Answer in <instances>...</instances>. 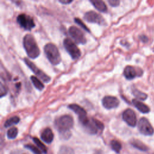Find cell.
<instances>
[{
  "label": "cell",
  "instance_id": "1",
  "mask_svg": "<svg viewBox=\"0 0 154 154\" xmlns=\"http://www.w3.org/2000/svg\"><path fill=\"white\" fill-rule=\"evenodd\" d=\"M74 121L69 115H64L57 118L55 121V126L57 131L63 138H67L70 136V129L73 127Z\"/></svg>",
  "mask_w": 154,
  "mask_h": 154
},
{
  "label": "cell",
  "instance_id": "2",
  "mask_svg": "<svg viewBox=\"0 0 154 154\" xmlns=\"http://www.w3.org/2000/svg\"><path fill=\"white\" fill-rule=\"evenodd\" d=\"M23 46L28 57L34 59L40 55V49L34 37L29 34H26L23 38Z\"/></svg>",
  "mask_w": 154,
  "mask_h": 154
},
{
  "label": "cell",
  "instance_id": "3",
  "mask_svg": "<svg viewBox=\"0 0 154 154\" xmlns=\"http://www.w3.org/2000/svg\"><path fill=\"white\" fill-rule=\"evenodd\" d=\"M45 54L49 61L53 65L58 64L61 61V55L57 47L53 43H47L44 46Z\"/></svg>",
  "mask_w": 154,
  "mask_h": 154
},
{
  "label": "cell",
  "instance_id": "4",
  "mask_svg": "<svg viewBox=\"0 0 154 154\" xmlns=\"http://www.w3.org/2000/svg\"><path fill=\"white\" fill-rule=\"evenodd\" d=\"M82 125L90 134H96L99 130L102 131L104 128V125L101 122L93 118L88 119Z\"/></svg>",
  "mask_w": 154,
  "mask_h": 154
},
{
  "label": "cell",
  "instance_id": "5",
  "mask_svg": "<svg viewBox=\"0 0 154 154\" xmlns=\"http://www.w3.org/2000/svg\"><path fill=\"white\" fill-rule=\"evenodd\" d=\"M63 45L66 51L69 53L73 60H76L81 57V51L76 44L70 38H65L63 40Z\"/></svg>",
  "mask_w": 154,
  "mask_h": 154
},
{
  "label": "cell",
  "instance_id": "6",
  "mask_svg": "<svg viewBox=\"0 0 154 154\" xmlns=\"http://www.w3.org/2000/svg\"><path fill=\"white\" fill-rule=\"evenodd\" d=\"M16 20L19 25L26 30H31L35 26L32 18L25 14L18 15Z\"/></svg>",
  "mask_w": 154,
  "mask_h": 154
},
{
  "label": "cell",
  "instance_id": "7",
  "mask_svg": "<svg viewBox=\"0 0 154 154\" xmlns=\"http://www.w3.org/2000/svg\"><path fill=\"white\" fill-rule=\"evenodd\" d=\"M69 33L73 40L78 44H85L86 38L82 31L75 26H71L69 28Z\"/></svg>",
  "mask_w": 154,
  "mask_h": 154
},
{
  "label": "cell",
  "instance_id": "8",
  "mask_svg": "<svg viewBox=\"0 0 154 154\" xmlns=\"http://www.w3.org/2000/svg\"><path fill=\"white\" fill-rule=\"evenodd\" d=\"M139 131L144 135H152L154 132V129L149 120L145 117L140 119L138 123Z\"/></svg>",
  "mask_w": 154,
  "mask_h": 154
},
{
  "label": "cell",
  "instance_id": "9",
  "mask_svg": "<svg viewBox=\"0 0 154 154\" xmlns=\"http://www.w3.org/2000/svg\"><path fill=\"white\" fill-rule=\"evenodd\" d=\"M24 61L25 64L28 66V67L37 75L40 78L43 82H49L51 81V78L47 75L46 73H45L43 71H42L40 69L37 68V67L32 63L29 59L25 58H24Z\"/></svg>",
  "mask_w": 154,
  "mask_h": 154
},
{
  "label": "cell",
  "instance_id": "10",
  "mask_svg": "<svg viewBox=\"0 0 154 154\" xmlns=\"http://www.w3.org/2000/svg\"><path fill=\"white\" fill-rule=\"evenodd\" d=\"M84 19L90 23H97L99 25H105V21L103 17L99 13L94 11H88L84 14Z\"/></svg>",
  "mask_w": 154,
  "mask_h": 154
},
{
  "label": "cell",
  "instance_id": "11",
  "mask_svg": "<svg viewBox=\"0 0 154 154\" xmlns=\"http://www.w3.org/2000/svg\"><path fill=\"white\" fill-rule=\"evenodd\" d=\"M123 120L130 126L134 127L137 124V117L135 112L130 108L125 110L122 114Z\"/></svg>",
  "mask_w": 154,
  "mask_h": 154
},
{
  "label": "cell",
  "instance_id": "12",
  "mask_svg": "<svg viewBox=\"0 0 154 154\" xmlns=\"http://www.w3.org/2000/svg\"><path fill=\"white\" fill-rule=\"evenodd\" d=\"M68 108L72 110L75 114H76L78 116L79 120L81 124L85 122L88 119L87 116V112L85 110L79 105L75 103L70 104L68 106Z\"/></svg>",
  "mask_w": 154,
  "mask_h": 154
},
{
  "label": "cell",
  "instance_id": "13",
  "mask_svg": "<svg viewBox=\"0 0 154 154\" xmlns=\"http://www.w3.org/2000/svg\"><path fill=\"white\" fill-rule=\"evenodd\" d=\"M102 103L104 108L108 109H110L117 108L119 105V100L116 97L106 96L102 99Z\"/></svg>",
  "mask_w": 154,
  "mask_h": 154
},
{
  "label": "cell",
  "instance_id": "14",
  "mask_svg": "<svg viewBox=\"0 0 154 154\" xmlns=\"http://www.w3.org/2000/svg\"><path fill=\"white\" fill-rule=\"evenodd\" d=\"M137 69L131 66H126L123 70V75L127 79H132L137 76H140Z\"/></svg>",
  "mask_w": 154,
  "mask_h": 154
},
{
  "label": "cell",
  "instance_id": "15",
  "mask_svg": "<svg viewBox=\"0 0 154 154\" xmlns=\"http://www.w3.org/2000/svg\"><path fill=\"white\" fill-rule=\"evenodd\" d=\"M41 138L46 143H51L54 140V134L49 128L43 130L41 134Z\"/></svg>",
  "mask_w": 154,
  "mask_h": 154
},
{
  "label": "cell",
  "instance_id": "16",
  "mask_svg": "<svg viewBox=\"0 0 154 154\" xmlns=\"http://www.w3.org/2000/svg\"><path fill=\"white\" fill-rule=\"evenodd\" d=\"M132 103L135 106V108L143 113H147L150 111V108L143 102L139 101L137 99H132Z\"/></svg>",
  "mask_w": 154,
  "mask_h": 154
},
{
  "label": "cell",
  "instance_id": "17",
  "mask_svg": "<svg viewBox=\"0 0 154 154\" xmlns=\"http://www.w3.org/2000/svg\"><path fill=\"white\" fill-rule=\"evenodd\" d=\"M90 2L99 11H101V12L106 11L107 7L103 1H99V0H92V1H90Z\"/></svg>",
  "mask_w": 154,
  "mask_h": 154
},
{
  "label": "cell",
  "instance_id": "18",
  "mask_svg": "<svg viewBox=\"0 0 154 154\" xmlns=\"http://www.w3.org/2000/svg\"><path fill=\"white\" fill-rule=\"evenodd\" d=\"M131 144L135 148L140 150H143V151H146L148 148L141 141L138 140H132L131 141Z\"/></svg>",
  "mask_w": 154,
  "mask_h": 154
},
{
  "label": "cell",
  "instance_id": "19",
  "mask_svg": "<svg viewBox=\"0 0 154 154\" xmlns=\"http://www.w3.org/2000/svg\"><path fill=\"white\" fill-rule=\"evenodd\" d=\"M34 87L38 90L42 91L44 88L43 84L35 76H31L30 78Z\"/></svg>",
  "mask_w": 154,
  "mask_h": 154
},
{
  "label": "cell",
  "instance_id": "20",
  "mask_svg": "<svg viewBox=\"0 0 154 154\" xmlns=\"http://www.w3.org/2000/svg\"><path fill=\"white\" fill-rule=\"evenodd\" d=\"M20 121V119L18 116H13L7 119L4 123V127L8 128L12 125L17 124Z\"/></svg>",
  "mask_w": 154,
  "mask_h": 154
},
{
  "label": "cell",
  "instance_id": "21",
  "mask_svg": "<svg viewBox=\"0 0 154 154\" xmlns=\"http://www.w3.org/2000/svg\"><path fill=\"white\" fill-rule=\"evenodd\" d=\"M111 147L112 149L116 153H119L122 149V144L119 141L116 140H112L111 141Z\"/></svg>",
  "mask_w": 154,
  "mask_h": 154
},
{
  "label": "cell",
  "instance_id": "22",
  "mask_svg": "<svg viewBox=\"0 0 154 154\" xmlns=\"http://www.w3.org/2000/svg\"><path fill=\"white\" fill-rule=\"evenodd\" d=\"M132 93L137 99H138L140 100H144L147 97V95L146 93H143V92L139 91L138 90H137L136 88L133 89Z\"/></svg>",
  "mask_w": 154,
  "mask_h": 154
},
{
  "label": "cell",
  "instance_id": "23",
  "mask_svg": "<svg viewBox=\"0 0 154 154\" xmlns=\"http://www.w3.org/2000/svg\"><path fill=\"white\" fill-rule=\"evenodd\" d=\"M34 142L35 143V144L37 146V147L42 150V152H43L44 153H47V148L46 147V146H45V144H43V143H42L40 140L39 139H38L36 137H34L32 138Z\"/></svg>",
  "mask_w": 154,
  "mask_h": 154
},
{
  "label": "cell",
  "instance_id": "24",
  "mask_svg": "<svg viewBox=\"0 0 154 154\" xmlns=\"http://www.w3.org/2000/svg\"><path fill=\"white\" fill-rule=\"evenodd\" d=\"M17 134H18L17 129L15 127H13L8 130L7 135L8 138L14 139L16 137V136L17 135Z\"/></svg>",
  "mask_w": 154,
  "mask_h": 154
},
{
  "label": "cell",
  "instance_id": "25",
  "mask_svg": "<svg viewBox=\"0 0 154 154\" xmlns=\"http://www.w3.org/2000/svg\"><path fill=\"white\" fill-rule=\"evenodd\" d=\"M25 147L31 150L34 154H42V152H40V150L37 147L34 146V145L29 144H26V145H25Z\"/></svg>",
  "mask_w": 154,
  "mask_h": 154
},
{
  "label": "cell",
  "instance_id": "26",
  "mask_svg": "<svg viewBox=\"0 0 154 154\" xmlns=\"http://www.w3.org/2000/svg\"><path fill=\"white\" fill-rule=\"evenodd\" d=\"M74 20H75V22L78 25H79L82 29H84L85 31H87V32H90V29H88V28L84 24V23L80 19H79V18H75V19H74Z\"/></svg>",
  "mask_w": 154,
  "mask_h": 154
},
{
  "label": "cell",
  "instance_id": "27",
  "mask_svg": "<svg viewBox=\"0 0 154 154\" xmlns=\"http://www.w3.org/2000/svg\"><path fill=\"white\" fill-rule=\"evenodd\" d=\"M60 154H73V151L69 147H62L60 150Z\"/></svg>",
  "mask_w": 154,
  "mask_h": 154
},
{
  "label": "cell",
  "instance_id": "28",
  "mask_svg": "<svg viewBox=\"0 0 154 154\" xmlns=\"http://www.w3.org/2000/svg\"><path fill=\"white\" fill-rule=\"evenodd\" d=\"M0 91H1V94H0L1 97H3L4 95H5L7 94V88H5V87L4 85H3V84L2 83L1 84Z\"/></svg>",
  "mask_w": 154,
  "mask_h": 154
},
{
  "label": "cell",
  "instance_id": "29",
  "mask_svg": "<svg viewBox=\"0 0 154 154\" xmlns=\"http://www.w3.org/2000/svg\"><path fill=\"white\" fill-rule=\"evenodd\" d=\"M108 2L112 7H117L120 4V1L118 0H109Z\"/></svg>",
  "mask_w": 154,
  "mask_h": 154
},
{
  "label": "cell",
  "instance_id": "30",
  "mask_svg": "<svg viewBox=\"0 0 154 154\" xmlns=\"http://www.w3.org/2000/svg\"><path fill=\"white\" fill-rule=\"evenodd\" d=\"M10 154H29V153L21 149H16L13 150Z\"/></svg>",
  "mask_w": 154,
  "mask_h": 154
},
{
  "label": "cell",
  "instance_id": "31",
  "mask_svg": "<svg viewBox=\"0 0 154 154\" xmlns=\"http://www.w3.org/2000/svg\"><path fill=\"white\" fill-rule=\"evenodd\" d=\"M72 2V1H67V0H60L59 2L63 4H69L70 3H71Z\"/></svg>",
  "mask_w": 154,
  "mask_h": 154
},
{
  "label": "cell",
  "instance_id": "32",
  "mask_svg": "<svg viewBox=\"0 0 154 154\" xmlns=\"http://www.w3.org/2000/svg\"><path fill=\"white\" fill-rule=\"evenodd\" d=\"M140 37V39L143 42H146L147 41V37L145 35H141Z\"/></svg>",
  "mask_w": 154,
  "mask_h": 154
}]
</instances>
